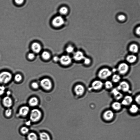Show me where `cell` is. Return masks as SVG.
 I'll return each instance as SVG.
<instances>
[{
  "label": "cell",
  "instance_id": "obj_1",
  "mask_svg": "<svg viewBox=\"0 0 140 140\" xmlns=\"http://www.w3.org/2000/svg\"><path fill=\"white\" fill-rule=\"evenodd\" d=\"M12 74L10 72L4 71L0 73V83L6 84L12 79Z\"/></svg>",
  "mask_w": 140,
  "mask_h": 140
},
{
  "label": "cell",
  "instance_id": "obj_2",
  "mask_svg": "<svg viewBox=\"0 0 140 140\" xmlns=\"http://www.w3.org/2000/svg\"><path fill=\"white\" fill-rule=\"evenodd\" d=\"M111 71L108 69L105 68L101 69L99 71L98 75L99 78L101 79H105L112 75Z\"/></svg>",
  "mask_w": 140,
  "mask_h": 140
},
{
  "label": "cell",
  "instance_id": "obj_3",
  "mask_svg": "<svg viewBox=\"0 0 140 140\" xmlns=\"http://www.w3.org/2000/svg\"><path fill=\"white\" fill-rule=\"evenodd\" d=\"M42 116V113L38 109H34L32 110L30 115V119L33 121L36 122L38 121Z\"/></svg>",
  "mask_w": 140,
  "mask_h": 140
},
{
  "label": "cell",
  "instance_id": "obj_4",
  "mask_svg": "<svg viewBox=\"0 0 140 140\" xmlns=\"http://www.w3.org/2000/svg\"><path fill=\"white\" fill-rule=\"evenodd\" d=\"M129 69V67L128 64L125 63H123L119 65L117 71L120 75H124L127 73Z\"/></svg>",
  "mask_w": 140,
  "mask_h": 140
},
{
  "label": "cell",
  "instance_id": "obj_5",
  "mask_svg": "<svg viewBox=\"0 0 140 140\" xmlns=\"http://www.w3.org/2000/svg\"><path fill=\"white\" fill-rule=\"evenodd\" d=\"M64 23V20L61 16H57L55 17L52 21V24L53 26L56 27L62 26Z\"/></svg>",
  "mask_w": 140,
  "mask_h": 140
},
{
  "label": "cell",
  "instance_id": "obj_6",
  "mask_svg": "<svg viewBox=\"0 0 140 140\" xmlns=\"http://www.w3.org/2000/svg\"><path fill=\"white\" fill-rule=\"evenodd\" d=\"M40 84L41 86L46 90L51 89L52 87L51 82L48 79H44L41 80Z\"/></svg>",
  "mask_w": 140,
  "mask_h": 140
},
{
  "label": "cell",
  "instance_id": "obj_7",
  "mask_svg": "<svg viewBox=\"0 0 140 140\" xmlns=\"http://www.w3.org/2000/svg\"><path fill=\"white\" fill-rule=\"evenodd\" d=\"M117 88L119 91H121L124 92H127L129 91L130 86L127 82L123 81L120 82Z\"/></svg>",
  "mask_w": 140,
  "mask_h": 140
},
{
  "label": "cell",
  "instance_id": "obj_8",
  "mask_svg": "<svg viewBox=\"0 0 140 140\" xmlns=\"http://www.w3.org/2000/svg\"><path fill=\"white\" fill-rule=\"evenodd\" d=\"M59 61L62 65H66L69 64L71 62V59L68 55H64L61 57Z\"/></svg>",
  "mask_w": 140,
  "mask_h": 140
},
{
  "label": "cell",
  "instance_id": "obj_9",
  "mask_svg": "<svg viewBox=\"0 0 140 140\" xmlns=\"http://www.w3.org/2000/svg\"><path fill=\"white\" fill-rule=\"evenodd\" d=\"M103 85V83L101 81L96 80L93 82L92 86V88L94 90H98L101 89Z\"/></svg>",
  "mask_w": 140,
  "mask_h": 140
},
{
  "label": "cell",
  "instance_id": "obj_10",
  "mask_svg": "<svg viewBox=\"0 0 140 140\" xmlns=\"http://www.w3.org/2000/svg\"><path fill=\"white\" fill-rule=\"evenodd\" d=\"M114 116V114L111 110H108L105 111L103 114V118L106 120L110 121L112 120Z\"/></svg>",
  "mask_w": 140,
  "mask_h": 140
},
{
  "label": "cell",
  "instance_id": "obj_11",
  "mask_svg": "<svg viewBox=\"0 0 140 140\" xmlns=\"http://www.w3.org/2000/svg\"><path fill=\"white\" fill-rule=\"evenodd\" d=\"M85 91V88L84 86L81 85H77L75 88V92L76 94L79 96L83 95Z\"/></svg>",
  "mask_w": 140,
  "mask_h": 140
},
{
  "label": "cell",
  "instance_id": "obj_12",
  "mask_svg": "<svg viewBox=\"0 0 140 140\" xmlns=\"http://www.w3.org/2000/svg\"><path fill=\"white\" fill-rule=\"evenodd\" d=\"M111 93L114 98L117 100H120L123 97V94L117 88L113 89Z\"/></svg>",
  "mask_w": 140,
  "mask_h": 140
},
{
  "label": "cell",
  "instance_id": "obj_13",
  "mask_svg": "<svg viewBox=\"0 0 140 140\" xmlns=\"http://www.w3.org/2000/svg\"><path fill=\"white\" fill-rule=\"evenodd\" d=\"M3 104L4 106L7 108H10L13 104L12 98L9 96L5 97L3 100Z\"/></svg>",
  "mask_w": 140,
  "mask_h": 140
},
{
  "label": "cell",
  "instance_id": "obj_14",
  "mask_svg": "<svg viewBox=\"0 0 140 140\" xmlns=\"http://www.w3.org/2000/svg\"><path fill=\"white\" fill-rule=\"evenodd\" d=\"M133 100L132 97L129 96H127L123 99L121 103L123 105L128 106L132 103Z\"/></svg>",
  "mask_w": 140,
  "mask_h": 140
},
{
  "label": "cell",
  "instance_id": "obj_15",
  "mask_svg": "<svg viewBox=\"0 0 140 140\" xmlns=\"http://www.w3.org/2000/svg\"><path fill=\"white\" fill-rule=\"evenodd\" d=\"M31 48L32 51L36 53H39L42 50L40 45L37 42L34 43L32 44Z\"/></svg>",
  "mask_w": 140,
  "mask_h": 140
},
{
  "label": "cell",
  "instance_id": "obj_16",
  "mask_svg": "<svg viewBox=\"0 0 140 140\" xmlns=\"http://www.w3.org/2000/svg\"><path fill=\"white\" fill-rule=\"evenodd\" d=\"M73 58L77 61H80L84 60L85 57L84 56L83 53L80 51H77L73 55Z\"/></svg>",
  "mask_w": 140,
  "mask_h": 140
},
{
  "label": "cell",
  "instance_id": "obj_17",
  "mask_svg": "<svg viewBox=\"0 0 140 140\" xmlns=\"http://www.w3.org/2000/svg\"><path fill=\"white\" fill-rule=\"evenodd\" d=\"M28 107L25 106L22 107L19 110V114L22 116H25L28 114L29 111Z\"/></svg>",
  "mask_w": 140,
  "mask_h": 140
},
{
  "label": "cell",
  "instance_id": "obj_18",
  "mask_svg": "<svg viewBox=\"0 0 140 140\" xmlns=\"http://www.w3.org/2000/svg\"><path fill=\"white\" fill-rule=\"evenodd\" d=\"M122 105L120 103L116 102L112 103L111 106L112 109L114 110L118 111L121 108Z\"/></svg>",
  "mask_w": 140,
  "mask_h": 140
},
{
  "label": "cell",
  "instance_id": "obj_19",
  "mask_svg": "<svg viewBox=\"0 0 140 140\" xmlns=\"http://www.w3.org/2000/svg\"><path fill=\"white\" fill-rule=\"evenodd\" d=\"M40 140H50V136L47 133L45 132L41 133L39 135Z\"/></svg>",
  "mask_w": 140,
  "mask_h": 140
},
{
  "label": "cell",
  "instance_id": "obj_20",
  "mask_svg": "<svg viewBox=\"0 0 140 140\" xmlns=\"http://www.w3.org/2000/svg\"><path fill=\"white\" fill-rule=\"evenodd\" d=\"M137 59V57L133 55L128 56L127 57V61L130 63H133L135 62Z\"/></svg>",
  "mask_w": 140,
  "mask_h": 140
},
{
  "label": "cell",
  "instance_id": "obj_21",
  "mask_svg": "<svg viewBox=\"0 0 140 140\" xmlns=\"http://www.w3.org/2000/svg\"><path fill=\"white\" fill-rule=\"evenodd\" d=\"M38 103V99L36 97H33L30 99L29 101V104L31 106H36Z\"/></svg>",
  "mask_w": 140,
  "mask_h": 140
},
{
  "label": "cell",
  "instance_id": "obj_22",
  "mask_svg": "<svg viewBox=\"0 0 140 140\" xmlns=\"http://www.w3.org/2000/svg\"><path fill=\"white\" fill-rule=\"evenodd\" d=\"M139 109L138 106L136 105L133 104L131 106L129 109L130 111L132 113L135 114L138 111Z\"/></svg>",
  "mask_w": 140,
  "mask_h": 140
},
{
  "label": "cell",
  "instance_id": "obj_23",
  "mask_svg": "<svg viewBox=\"0 0 140 140\" xmlns=\"http://www.w3.org/2000/svg\"><path fill=\"white\" fill-rule=\"evenodd\" d=\"M129 50L131 52L136 53L138 51V47L136 44H133L130 46Z\"/></svg>",
  "mask_w": 140,
  "mask_h": 140
},
{
  "label": "cell",
  "instance_id": "obj_24",
  "mask_svg": "<svg viewBox=\"0 0 140 140\" xmlns=\"http://www.w3.org/2000/svg\"><path fill=\"white\" fill-rule=\"evenodd\" d=\"M28 140H37V137L36 134L34 133H30L28 136Z\"/></svg>",
  "mask_w": 140,
  "mask_h": 140
},
{
  "label": "cell",
  "instance_id": "obj_25",
  "mask_svg": "<svg viewBox=\"0 0 140 140\" xmlns=\"http://www.w3.org/2000/svg\"><path fill=\"white\" fill-rule=\"evenodd\" d=\"M121 79L120 76L117 74H115L112 78V80L114 83H118Z\"/></svg>",
  "mask_w": 140,
  "mask_h": 140
},
{
  "label": "cell",
  "instance_id": "obj_26",
  "mask_svg": "<svg viewBox=\"0 0 140 140\" xmlns=\"http://www.w3.org/2000/svg\"><path fill=\"white\" fill-rule=\"evenodd\" d=\"M105 88L107 89L112 88L113 87V85L112 82L110 81H106L105 83Z\"/></svg>",
  "mask_w": 140,
  "mask_h": 140
},
{
  "label": "cell",
  "instance_id": "obj_27",
  "mask_svg": "<svg viewBox=\"0 0 140 140\" xmlns=\"http://www.w3.org/2000/svg\"><path fill=\"white\" fill-rule=\"evenodd\" d=\"M50 55L48 52L44 51L43 52L42 54V56L43 58L45 60H48L50 58Z\"/></svg>",
  "mask_w": 140,
  "mask_h": 140
},
{
  "label": "cell",
  "instance_id": "obj_28",
  "mask_svg": "<svg viewBox=\"0 0 140 140\" xmlns=\"http://www.w3.org/2000/svg\"><path fill=\"white\" fill-rule=\"evenodd\" d=\"M68 12L67 8L66 7H61L59 10L60 13L62 15L66 14Z\"/></svg>",
  "mask_w": 140,
  "mask_h": 140
},
{
  "label": "cell",
  "instance_id": "obj_29",
  "mask_svg": "<svg viewBox=\"0 0 140 140\" xmlns=\"http://www.w3.org/2000/svg\"><path fill=\"white\" fill-rule=\"evenodd\" d=\"M15 79L16 82H19L22 79V76L20 74H16L15 77Z\"/></svg>",
  "mask_w": 140,
  "mask_h": 140
},
{
  "label": "cell",
  "instance_id": "obj_30",
  "mask_svg": "<svg viewBox=\"0 0 140 140\" xmlns=\"http://www.w3.org/2000/svg\"><path fill=\"white\" fill-rule=\"evenodd\" d=\"M12 110L10 109H8L6 110L5 112L6 116L7 117H9L11 116L12 114Z\"/></svg>",
  "mask_w": 140,
  "mask_h": 140
},
{
  "label": "cell",
  "instance_id": "obj_31",
  "mask_svg": "<svg viewBox=\"0 0 140 140\" xmlns=\"http://www.w3.org/2000/svg\"><path fill=\"white\" fill-rule=\"evenodd\" d=\"M29 131V129L26 127H23L21 129V132L24 134H27L28 132Z\"/></svg>",
  "mask_w": 140,
  "mask_h": 140
},
{
  "label": "cell",
  "instance_id": "obj_32",
  "mask_svg": "<svg viewBox=\"0 0 140 140\" xmlns=\"http://www.w3.org/2000/svg\"><path fill=\"white\" fill-rule=\"evenodd\" d=\"M74 51V48L71 46H68L66 49V51L68 53H72Z\"/></svg>",
  "mask_w": 140,
  "mask_h": 140
},
{
  "label": "cell",
  "instance_id": "obj_33",
  "mask_svg": "<svg viewBox=\"0 0 140 140\" xmlns=\"http://www.w3.org/2000/svg\"><path fill=\"white\" fill-rule=\"evenodd\" d=\"M5 88L4 86H0V96L2 95L5 92Z\"/></svg>",
  "mask_w": 140,
  "mask_h": 140
},
{
  "label": "cell",
  "instance_id": "obj_34",
  "mask_svg": "<svg viewBox=\"0 0 140 140\" xmlns=\"http://www.w3.org/2000/svg\"><path fill=\"white\" fill-rule=\"evenodd\" d=\"M35 54L33 53H29L28 55V58L30 60H32L34 58Z\"/></svg>",
  "mask_w": 140,
  "mask_h": 140
},
{
  "label": "cell",
  "instance_id": "obj_35",
  "mask_svg": "<svg viewBox=\"0 0 140 140\" xmlns=\"http://www.w3.org/2000/svg\"><path fill=\"white\" fill-rule=\"evenodd\" d=\"M32 87L35 89H37L39 87V85L37 82H33L31 84Z\"/></svg>",
  "mask_w": 140,
  "mask_h": 140
},
{
  "label": "cell",
  "instance_id": "obj_36",
  "mask_svg": "<svg viewBox=\"0 0 140 140\" xmlns=\"http://www.w3.org/2000/svg\"><path fill=\"white\" fill-rule=\"evenodd\" d=\"M84 60V64L87 65H88L91 62V61L89 59L85 57Z\"/></svg>",
  "mask_w": 140,
  "mask_h": 140
},
{
  "label": "cell",
  "instance_id": "obj_37",
  "mask_svg": "<svg viewBox=\"0 0 140 140\" xmlns=\"http://www.w3.org/2000/svg\"><path fill=\"white\" fill-rule=\"evenodd\" d=\"M140 96L139 95L137 96L135 98V101L139 105L140 104Z\"/></svg>",
  "mask_w": 140,
  "mask_h": 140
},
{
  "label": "cell",
  "instance_id": "obj_38",
  "mask_svg": "<svg viewBox=\"0 0 140 140\" xmlns=\"http://www.w3.org/2000/svg\"><path fill=\"white\" fill-rule=\"evenodd\" d=\"M119 20L121 21L124 20L125 19V16L123 15H119L118 17Z\"/></svg>",
  "mask_w": 140,
  "mask_h": 140
},
{
  "label": "cell",
  "instance_id": "obj_39",
  "mask_svg": "<svg viewBox=\"0 0 140 140\" xmlns=\"http://www.w3.org/2000/svg\"><path fill=\"white\" fill-rule=\"evenodd\" d=\"M24 2L22 0H20V1H18V0H16L15 1V2L16 4L18 5H20L22 4Z\"/></svg>",
  "mask_w": 140,
  "mask_h": 140
},
{
  "label": "cell",
  "instance_id": "obj_40",
  "mask_svg": "<svg viewBox=\"0 0 140 140\" xmlns=\"http://www.w3.org/2000/svg\"><path fill=\"white\" fill-rule=\"evenodd\" d=\"M60 58L58 57L55 56L54 57L53 60L55 62H57L60 61Z\"/></svg>",
  "mask_w": 140,
  "mask_h": 140
},
{
  "label": "cell",
  "instance_id": "obj_41",
  "mask_svg": "<svg viewBox=\"0 0 140 140\" xmlns=\"http://www.w3.org/2000/svg\"><path fill=\"white\" fill-rule=\"evenodd\" d=\"M140 27H139L138 28H137V29L136 30V33L138 35H140Z\"/></svg>",
  "mask_w": 140,
  "mask_h": 140
},
{
  "label": "cell",
  "instance_id": "obj_42",
  "mask_svg": "<svg viewBox=\"0 0 140 140\" xmlns=\"http://www.w3.org/2000/svg\"><path fill=\"white\" fill-rule=\"evenodd\" d=\"M10 94H11V92H10L8 91L7 92V94L8 95H9Z\"/></svg>",
  "mask_w": 140,
  "mask_h": 140
}]
</instances>
